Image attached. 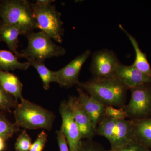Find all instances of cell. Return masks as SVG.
<instances>
[{"label": "cell", "instance_id": "obj_1", "mask_svg": "<svg viewBox=\"0 0 151 151\" xmlns=\"http://www.w3.org/2000/svg\"><path fill=\"white\" fill-rule=\"evenodd\" d=\"M78 87L105 106L124 108L127 88L116 76L79 82Z\"/></svg>", "mask_w": 151, "mask_h": 151}, {"label": "cell", "instance_id": "obj_2", "mask_svg": "<svg viewBox=\"0 0 151 151\" xmlns=\"http://www.w3.org/2000/svg\"><path fill=\"white\" fill-rule=\"evenodd\" d=\"M0 18L4 23L17 28L22 35L37 29L32 3L27 0L1 1Z\"/></svg>", "mask_w": 151, "mask_h": 151}, {"label": "cell", "instance_id": "obj_3", "mask_svg": "<svg viewBox=\"0 0 151 151\" xmlns=\"http://www.w3.org/2000/svg\"><path fill=\"white\" fill-rule=\"evenodd\" d=\"M15 109L14 115L18 127L29 130H51L55 116L51 111L24 98Z\"/></svg>", "mask_w": 151, "mask_h": 151}, {"label": "cell", "instance_id": "obj_4", "mask_svg": "<svg viewBox=\"0 0 151 151\" xmlns=\"http://www.w3.org/2000/svg\"><path fill=\"white\" fill-rule=\"evenodd\" d=\"M25 36L27 39L28 45L20 52L19 58L44 62L47 58L63 56L66 53L65 48L57 45L42 32H32Z\"/></svg>", "mask_w": 151, "mask_h": 151}, {"label": "cell", "instance_id": "obj_5", "mask_svg": "<svg viewBox=\"0 0 151 151\" xmlns=\"http://www.w3.org/2000/svg\"><path fill=\"white\" fill-rule=\"evenodd\" d=\"M97 135L110 142L111 150L121 148L134 140L132 121L115 120L104 115L96 128Z\"/></svg>", "mask_w": 151, "mask_h": 151}, {"label": "cell", "instance_id": "obj_6", "mask_svg": "<svg viewBox=\"0 0 151 151\" xmlns=\"http://www.w3.org/2000/svg\"><path fill=\"white\" fill-rule=\"evenodd\" d=\"M34 17L37 29L40 30L51 39L62 43L64 36L63 23L61 19L62 14L52 4L41 6L32 3Z\"/></svg>", "mask_w": 151, "mask_h": 151}, {"label": "cell", "instance_id": "obj_7", "mask_svg": "<svg viewBox=\"0 0 151 151\" xmlns=\"http://www.w3.org/2000/svg\"><path fill=\"white\" fill-rule=\"evenodd\" d=\"M129 104L124 109L132 120L151 117V84H146L130 89Z\"/></svg>", "mask_w": 151, "mask_h": 151}, {"label": "cell", "instance_id": "obj_8", "mask_svg": "<svg viewBox=\"0 0 151 151\" xmlns=\"http://www.w3.org/2000/svg\"><path fill=\"white\" fill-rule=\"evenodd\" d=\"M120 64L113 51L100 50L92 55L90 70L93 78H111L116 76V70Z\"/></svg>", "mask_w": 151, "mask_h": 151}, {"label": "cell", "instance_id": "obj_9", "mask_svg": "<svg viewBox=\"0 0 151 151\" xmlns=\"http://www.w3.org/2000/svg\"><path fill=\"white\" fill-rule=\"evenodd\" d=\"M59 112L62 118L60 129L65 136L70 151H80L82 138L67 101L64 100L60 103Z\"/></svg>", "mask_w": 151, "mask_h": 151}, {"label": "cell", "instance_id": "obj_10", "mask_svg": "<svg viewBox=\"0 0 151 151\" xmlns=\"http://www.w3.org/2000/svg\"><path fill=\"white\" fill-rule=\"evenodd\" d=\"M91 54L89 50H86L80 55L72 60L64 67L54 71L59 82V85L66 88H70L77 85L79 74L82 66Z\"/></svg>", "mask_w": 151, "mask_h": 151}, {"label": "cell", "instance_id": "obj_11", "mask_svg": "<svg viewBox=\"0 0 151 151\" xmlns=\"http://www.w3.org/2000/svg\"><path fill=\"white\" fill-rule=\"evenodd\" d=\"M67 101L81 133L82 139L90 140L96 134V129L79 102L78 97L70 96Z\"/></svg>", "mask_w": 151, "mask_h": 151}, {"label": "cell", "instance_id": "obj_12", "mask_svg": "<svg viewBox=\"0 0 151 151\" xmlns=\"http://www.w3.org/2000/svg\"><path fill=\"white\" fill-rule=\"evenodd\" d=\"M116 76L123 82L128 89L146 84H151V77L142 73L132 65L120 64Z\"/></svg>", "mask_w": 151, "mask_h": 151}, {"label": "cell", "instance_id": "obj_13", "mask_svg": "<svg viewBox=\"0 0 151 151\" xmlns=\"http://www.w3.org/2000/svg\"><path fill=\"white\" fill-rule=\"evenodd\" d=\"M77 91L78 100L96 129L104 116L105 106L79 87H77Z\"/></svg>", "mask_w": 151, "mask_h": 151}, {"label": "cell", "instance_id": "obj_14", "mask_svg": "<svg viewBox=\"0 0 151 151\" xmlns=\"http://www.w3.org/2000/svg\"><path fill=\"white\" fill-rule=\"evenodd\" d=\"M0 84L18 102L23 99L22 94L23 85L17 76L9 71L0 70Z\"/></svg>", "mask_w": 151, "mask_h": 151}, {"label": "cell", "instance_id": "obj_15", "mask_svg": "<svg viewBox=\"0 0 151 151\" xmlns=\"http://www.w3.org/2000/svg\"><path fill=\"white\" fill-rule=\"evenodd\" d=\"M131 121L134 139L151 149V117Z\"/></svg>", "mask_w": 151, "mask_h": 151}, {"label": "cell", "instance_id": "obj_16", "mask_svg": "<svg viewBox=\"0 0 151 151\" xmlns=\"http://www.w3.org/2000/svg\"><path fill=\"white\" fill-rule=\"evenodd\" d=\"M21 33L17 28L3 22L0 19V42H5L10 51L19 58L17 49L20 41L19 36Z\"/></svg>", "mask_w": 151, "mask_h": 151}, {"label": "cell", "instance_id": "obj_17", "mask_svg": "<svg viewBox=\"0 0 151 151\" xmlns=\"http://www.w3.org/2000/svg\"><path fill=\"white\" fill-rule=\"evenodd\" d=\"M119 27L128 37L135 52V59L132 65L142 73L151 77V68L147 55L142 50L137 41L132 35L128 32L122 25Z\"/></svg>", "mask_w": 151, "mask_h": 151}, {"label": "cell", "instance_id": "obj_18", "mask_svg": "<svg viewBox=\"0 0 151 151\" xmlns=\"http://www.w3.org/2000/svg\"><path fill=\"white\" fill-rule=\"evenodd\" d=\"M10 51L0 50V70L9 71L16 69L26 70L30 66L28 62L22 63Z\"/></svg>", "mask_w": 151, "mask_h": 151}, {"label": "cell", "instance_id": "obj_19", "mask_svg": "<svg viewBox=\"0 0 151 151\" xmlns=\"http://www.w3.org/2000/svg\"><path fill=\"white\" fill-rule=\"evenodd\" d=\"M27 60V62L29 63L30 66H33L37 71L42 81L44 89L48 90L50 87V84L53 82L59 84V81L55 74L54 71L49 69L45 65L44 62L33 59Z\"/></svg>", "mask_w": 151, "mask_h": 151}, {"label": "cell", "instance_id": "obj_20", "mask_svg": "<svg viewBox=\"0 0 151 151\" xmlns=\"http://www.w3.org/2000/svg\"><path fill=\"white\" fill-rule=\"evenodd\" d=\"M19 127L9 121L1 111H0V137L6 140L19 131Z\"/></svg>", "mask_w": 151, "mask_h": 151}, {"label": "cell", "instance_id": "obj_21", "mask_svg": "<svg viewBox=\"0 0 151 151\" xmlns=\"http://www.w3.org/2000/svg\"><path fill=\"white\" fill-rule=\"evenodd\" d=\"M18 104L13 96L6 91L0 84V111L10 112L12 108H16Z\"/></svg>", "mask_w": 151, "mask_h": 151}, {"label": "cell", "instance_id": "obj_22", "mask_svg": "<svg viewBox=\"0 0 151 151\" xmlns=\"http://www.w3.org/2000/svg\"><path fill=\"white\" fill-rule=\"evenodd\" d=\"M32 145V139L26 131H22L15 144L16 151H29Z\"/></svg>", "mask_w": 151, "mask_h": 151}, {"label": "cell", "instance_id": "obj_23", "mask_svg": "<svg viewBox=\"0 0 151 151\" xmlns=\"http://www.w3.org/2000/svg\"><path fill=\"white\" fill-rule=\"evenodd\" d=\"M104 115L115 120H125L129 118L124 108H117L113 106H105Z\"/></svg>", "mask_w": 151, "mask_h": 151}, {"label": "cell", "instance_id": "obj_24", "mask_svg": "<svg viewBox=\"0 0 151 151\" xmlns=\"http://www.w3.org/2000/svg\"><path fill=\"white\" fill-rule=\"evenodd\" d=\"M47 135L44 131H42L31 147L29 151H43L47 142Z\"/></svg>", "mask_w": 151, "mask_h": 151}, {"label": "cell", "instance_id": "obj_25", "mask_svg": "<svg viewBox=\"0 0 151 151\" xmlns=\"http://www.w3.org/2000/svg\"><path fill=\"white\" fill-rule=\"evenodd\" d=\"M106 151H150V149L134 139L119 150Z\"/></svg>", "mask_w": 151, "mask_h": 151}, {"label": "cell", "instance_id": "obj_26", "mask_svg": "<svg viewBox=\"0 0 151 151\" xmlns=\"http://www.w3.org/2000/svg\"><path fill=\"white\" fill-rule=\"evenodd\" d=\"M56 137L60 151H70L65 136L60 128L56 131Z\"/></svg>", "mask_w": 151, "mask_h": 151}, {"label": "cell", "instance_id": "obj_27", "mask_svg": "<svg viewBox=\"0 0 151 151\" xmlns=\"http://www.w3.org/2000/svg\"><path fill=\"white\" fill-rule=\"evenodd\" d=\"M80 151H106L96 143L88 140L82 142Z\"/></svg>", "mask_w": 151, "mask_h": 151}, {"label": "cell", "instance_id": "obj_28", "mask_svg": "<svg viewBox=\"0 0 151 151\" xmlns=\"http://www.w3.org/2000/svg\"><path fill=\"white\" fill-rule=\"evenodd\" d=\"M54 1H55L53 0H37L36 3L40 5L48 6L52 4Z\"/></svg>", "mask_w": 151, "mask_h": 151}, {"label": "cell", "instance_id": "obj_29", "mask_svg": "<svg viewBox=\"0 0 151 151\" xmlns=\"http://www.w3.org/2000/svg\"><path fill=\"white\" fill-rule=\"evenodd\" d=\"M6 140L0 137V151H3L5 148Z\"/></svg>", "mask_w": 151, "mask_h": 151}, {"label": "cell", "instance_id": "obj_30", "mask_svg": "<svg viewBox=\"0 0 151 151\" xmlns=\"http://www.w3.org/2000/svg\"><path fill=\"white\" fill-rule=\"evenodd\" d=\"M1 0H0V3H1Z\"/></svg>", "mask_w": 151, "mask_h": 151}]
</instances>
